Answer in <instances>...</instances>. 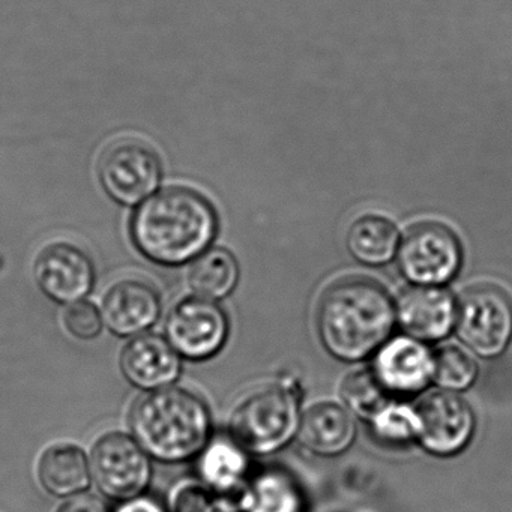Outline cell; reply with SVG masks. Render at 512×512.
<instances>
[{
  "instance_id": "6da1fadb",
  "label": "cell",
  "mask_w": 512,
  "mask_h": 512,
  "mask_svg": "<svg viewBox=\"0 0 512 512\" xmlns=\"http://www.w3.org/2000/svg\"><path fill=\"white\" fill-rule=\"evenodd\" d=\"M397 325L395 305L386 290L361 278L332 284L317 311V331L329 355L362 361L391 338Z\"/></svg>"
},
{
  "instance_id": "7a4b0ae2",
  "label": "cell",
  "mask_w": 512,
  "mask_h": 512,
  "mask_svg": "<svg viewBox=\"0 0 512 512\" xmlns=\"http://www.w3.org/2000/svg\"><path fill=\"white\" fill-rule=\"evenodd\" d=\"M215 232L217 215L211 203L182 187L167 188L146 200L133 220L137 247L164 265H179L199 256Z\"/></svg>"
},
{
  "instance_id": "3957f363",
  "label": "cell",
  "mask_w": 512,
  "mask_h": 512,
  "mask_svg": "<svg viewBox=\"0 0 512 512\" xmlns=\"http://www.w3.org/2000/svg\"><path fill=\"white\" fill-rule=\"evenodd\" d=\"M130 428L149 457L179 463L199 454L208 445L211 413L205 401L193 392L166 386L148 391L134 401Z\"/></svg>"
},
{
  "instance_id": "277c9868",
  "label": "cell",
  "mask_w": 512,
  "mask_h": 512,
  "mask_svg": "<svg viewBox=\"0 0 512 512\" xmlns=\"http://www.w3.org/2000/svg\"><path fill=\"white\" fill-rule=\"evenodd\" d=\"M302 394L289 377L260 383L233 407L230 437L248 454L269 455L298 437Z\"/></svg>"
},
{
  "instance_id": "5b68a950",
  "label": "cell",
  "mask_w": 512,
  "mask_h": 512,
  "mask_svg": "<svg viewBox=\"0 0 512 512\" xmlns=\"http://www.w3.org/2000/svg\"><path fill=\"white\" fill-rule=\"evenodd\" d=\"M455 332L473 355L497 358L512 341V299L499 287L469 290L458 302Z\"/></svg>"
},
{
  "instance_id": "8992f818",
  "label": "cell",
  "mask_w": 512,
  "mask_h": 512,
  "mask_svg": "<svg viewBox=\"0 0 512 512\" xmlns=\"http://www.w3.org/2000/svg\"><path fill=\"white\" fill-rule=\"evenodd\" d=\"M463 250L454 233L436 223L413 227L398 247L401 274L415 286L449 283L458 274Z\"/></svg>"
},
{
  "instance_id": "52a82bcc",
  "label": "cell",
  "mask_w": 512,
  "mask_h": 512,
  "mask_svg": "<svg viewBox=\"0 0 512 512\" xmlns=\"http://www.w3.org/2000/svg\"><path fill=\"white\" fill-rule=\"evenodd\" d=\"M89 466L97 487L112 499L140 496L151 481L148 452L133 436L124 433L100 437L92 448Z\"/></svg>"
},
{
  "instance_id": "ba28073f",
  "label": "cell",
  "mask_w": 512,
  "mask_h": 512,
  "mask_svg": "<svg viewBox=\"0 0 512 512\" xmlns=\"http://www.w3.org/2000/svg\"><path fill=\"white\" fill-rule=\"evenodd\" d=\"M415 407L419 421L416 442L428 454L454 457L472 442L475 413L460 394L439 389L425 394Z\"/></svg>"
},
{
  "instance_id": "9c48e42d",
  "label": "cell",
  "mask_w": 512,
  "mask_h": 512,
  "mask_svg": "<svg viewBox=\"0 0 512 512\" xmlns=\"http://www.w3.org/2000/svg\"><path fill=\"white\" fill-rule=\"evenodd\" d=\"M167 340L173 349L193 361L217 355L229 337V319L212 299H185L167 320Z\"/></svg>"
},
{
  "instance_id": "30bf717a",
  "label": "cell",
  "mask_w": 512,
  "mask_h": 512,
  "mask_svg": "<svg viewBox=\"0 0 512 512\" xmlns=\"http://www.w3.org/2000/svg\"><path fill=\"white\" fill-rule=\"evenodd\" d=\"M98 172L101 184L113 199L136 205L157 188L161 164L149 146L137 140H122L106 149Z\"/></svg>"
},
{
  "instance_id": "8fae6325",
  "label": "cell",
  "mask_w": 512,
  "mask_h": 512,
  "mask_svg": "<svg viewBox=\"0 0 512 512\" xmlns=\"http://www.w3.org/2000/svg\"><path fill=\"white\" fill-rule=\"evenodd\" d=\"M371 370L392 397H413L433 383V350L409 335H397L374 353Z\"/></svg>"
},
{
  "instance_id": "7c38bea8",
  "label": "cell",
  "mask_w": 512,
  "mask_h": 512,
  "mask_svg": "<svg viewBox=\"0 0 512 512\" xmlns=\"http://www.w3.org/2000/svg\"><path fill=\"white\" fill-rule=\"evenodd\" d=\"M458 302L448 290L436 286L407 289L395 305L401 331L422 343L445 340L457 323Z\"/></svg>"
},
{
  "instance_id": "4fadbf2b",
  "label": "cell",
  "mask_w": 512,
  "mask_h": 512,
  "mask_svg": "<svg viewBox=\"0 0 512 512\" xmlns=\"http://www.w3.org/2000/svg\"><path fill=\"white\" fill-rule=\"evenodd\" d=\"M35 275L49 298L74 304L91 290L94 266L88 254L76 245L55 244L38 256Z\"/></svg>"
},
{
  "instance_id": "5bb4252c",
  "label": "cell",
  "mask_w": 512,
  "mask_h": 512,
  "mask_svg": "<svg viewBox=\"0 0 512 512\" xmlns=\"http://www.w3.org/2000/svg\"><path fill=\"white\" fill-rule=\"evenodd\" d=\"M199 473L217 499V508L239 512L245 488L250 482L248 452L230 439L208 443L200 457Z\"/></svg>"
},
{
  "instance_id": "9a60e30c",
  "label": "cell",
  "mask_w": 512,
  "mask_h": 512,
  "mask_svg": "<svg viewBox=\"0 0 512 512\" xmlns=\"http://www.w3.org/2000/svg\"><path fill=\"white\" fill-rule=\"evenodd\" d=\"M181 368V355L160 335H137L122 350V374L143 391L172 386L181 376Z\"/></svg>"
},
{
  "instance_id": "2e32d148",
  "label": "cell",
  "mask_w": 512,
  "mask_h": 512,
  "mask_svg": "<svg viewBox=\"0 0 512 512\" xmlns=\"http://www.w3.org/2000/svg\"><path fill=\"white\" fill-rule=\"evenodd\" d=\"M160 313L157 290L140 280H122L110 287L101 310L107 328L121 337H137L148 331Z\"/></svg>"
},
{
  "instance_id": "e0dca14e",
  "label": "cell",
  "mask_w": 512,
  "mask_h": 512,
  "mask_svg": "<svg viewBox=\"0 0 512 512\" xmlns=\"http://www.w3.org/2000/svg\"><path fill=\"white\" fill-rule=\"evenodd\" d=\"M355 415L344 404L323 401L302 413L298 437L316 455L337 457L355 443Z\"/></svg>"
},
{
  "instance_id": "ac0fdd59",
  "label": "cell",
  "mask_w": 512,
  "mask_h": 512,
  "mask_svg": "<svg viewBox=\"0 0 512 512\" xmlns=\"http://www.w3.org/2000/svg\"><path fill=\"white\" fill-rule=\"evenodd\" d=\"M304 511V494L296 479L274 467L251 475L239 506V512Z\"/></svg>"
},
{
  "instance_id": "d6986e66",
  "label": "cell",
  "mask_w": 512,
  "mask_h": 512,
  "mask_svg": "<svg viewBox=\"0 0 512 512\" xmlns=\"http://www.w3.org/2000/svg\"><path fill=\"white\" fill-rule=\"evenodd\" d=\"M38 478L55 496H76L89 487L91 466L82 449L70 443H58L50 446L41 457Z\"/></svg>"
},
{
  "instance_id": "ffe728a7",
  "label": "cell",
  "mask_w": 512,
  "mask_h": 512,
  "mask_svg": "<svg viewBox=\"0 0 512 512\" xmlns=\"http://www.w3.org/2000/svg\"><path fill=\"white\" fill-rule=\"evenodd\" d=\"M397 227L386 218L367 215L350 227L347 247L358 262L368 266L388 263L398 250Z\"/></svg>"
},
{
  "instance_id": "44dd1931",
  "label": "cell",
  "mask_w": 512,
  "mask_h": 512,
  "mask_svg": "<svg viewBox=\"0 0 512 512\" xmlns=\"http://www.w3.org/2000/svg\"><path fill=\"white\" fill-rule=\"evenodd\" d=\"M239 278L235 257L223 248L202 254L190 272V284L202 298L223 299L233 292Z\"/></svg>"
},
{
  "instance_id": "7402d4cb",
  "label": "cell",
  "mask_w": 512,
  "mask_h": 512,
  "mask_svg": "<svg viewBox=\"0 0 512 512\" xmlns=\"http://www.w3.org/2000/svg\"><path fill=\"white\" fill-rule=\"evenodd\" d=\"M479 368L473 353L463 344H446L433 352V383L443 391H467L475 385Z\"/></svg>"
},
{
  "instance_id": "603a6c76",
  "label": "cell",
  "mask_w": 512,
  "mask_h": 512,
  "mask_svg": "<svg viewBox=\"0 0 512 512\" xmlns=\"http://www.w3.org/2000/svg\"><path fill=\"white\" fill-rule=\"evenodd\" d=\"M371 434L383 445L401 446L418 440L419 421L416 407L403 400H392L368 421Z\"/></svg>"
},
{
  "instance_id": "cb8c5ba5",
  "label": "cell",
  "mask_w": 512,
  "mask_h": 512,
  "mask_svg": "<svg viewBox=\"0 0 512 512\" xmlns=\"http://www.w3.org/2000/svg\"><path fill=\"white\" fill-rule=\"evenodd\" d=\"M341 398L344 406L355 416L370 421L380 409L397 398L392 397L373 370H358L347 374L341 383Z\"/></svg>"
},
{
  "instance_id": "d4e9b609",
  "label": "cell",
  "mask_w": 512,
  "mask_h": 512,
  "mask_svg": "<svg viewBox=\"0 0 512 512\" xmlns=\"http://www.w3.org/2000/svg\"><path fill=\"white\" fill-rule=\"evenodd\" d=\"M217 499L203 481H188L173 491L170 512H215Z\"/></svg>"
},
{
  "instance_id": "484cf974",
  "label": "cell",
  "mask_w": 512,
  "mask_h": 512,
  "mask_svg": "<svg viewBox=\"0 0 512 512\" xmlns=\"http://www.w3.org/2000/svg\"><path fill=\"white\" fill-rule=\"evenodd\" d=\"M64 322L70 334L80 340L98 337L103 328V316L88 302L79 301L71 304L65 311Z\"/></svg>"
},
{
  "instance_id": "4316f807",
  "label": "cell",
  "mask_w": 512,
  "mask_h": 512,
  "mask_svg": "<svg viewBox=\"0 0 512 512\" xmlns=\"http://www.w3.org/2000/svg\"><path fill=\"white\" fill-rule=\"evenodd\" d=\"M58 512H109L103 500L92 494H76L64 503Z\"/></svg>"
},
{
  "instance_id": "83f0119b",
  "label": "cell",
  "mask_w": 512,
  "mask_h": 512,
  "mask_svg": "<svg viewBox=\"0 0 512 512\" xmlns=\"http://www.w3.org/2000/svg\"><path fill=\"white\" fill-rule=\"evenodd\" d=\"M115 512H166V509L151 497L137 496L124 500Z\"/></svg>"
},
{
  "instance_id": "f1b7e54d",
  "label": "cell",
  "mask_w": 512,
  "mask_h": 512,
  "mask_svg": "<svg viewBox=\"0 0 512 512\" xmlns=\"http://www.w3.org/2000/svg\"><path fill=\"white\" fill-rule=\"evenodd\" d=\"M215 512H233V511H226V509L217 508V511H215Z\"/></svg>"
}]
</instances>
